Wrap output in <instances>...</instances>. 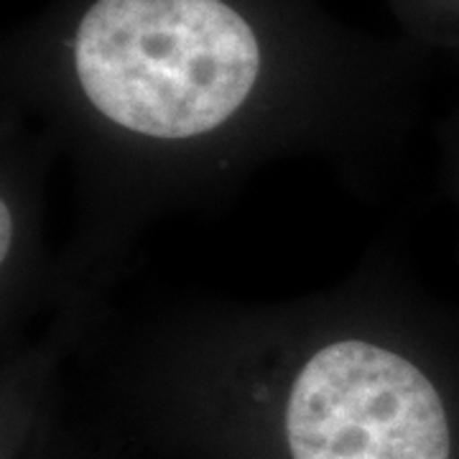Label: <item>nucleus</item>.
Returning a JSON list of instances; mask_svg holds the SVG:
<instances>
[{
  "label": "nucleus",
  "instance_id": "f257e3e1",
  "mask_svg": "<svg viewBox=\"0 0 459 459\" xmlns=\"http://www.w3.org/2000/svg\"><path fill=\"white\" fill-rule=\"evenodd\" d=\"M62 49L39 100L74 192L54 307L105 299L148 228L263 166L319 159L360 184L406 141L395 108L286 74L235 0H90Z\"/></svg>",
  "mask_w": 459,
  "mask_h": 459
},
{
  "label": "nucleus",
  "instance_id": "f03ea898",
  "mask_svg": "<svg viewBox=\"0 0 459 459\" xmlns=\"http://www.w3.org/2000/svg\"><path fill=\"white\" fill-rule=\"evenodd\" d=\"M151 391L263 416L283 459H455V332L388 268L286 301L197 299L123 329Z\"/></svg>",
  "mask_w": 459,
  "mask_h": 459
},
{
  "label": "nucleus",
  "instance_id": "7ed1b4c3",
  "mask_svg": "<svg viewBox=\"0 0 459 459\" xmlns=\"http://www.w3.org/2000/svg\"><path fill=\"white\" fill-rule=\"evenodd\" d=\"M54 148L5 120L0 135V342L29 337L56 299V253L47 243V186Z\"/></svg>",
  "mask_w": 459,
  "mask_h": 459
},
{
  "label": "nucleus",
  "instance_id": "20e7f679",
  "mask_svg": "<svg viewBox=\"0 0 459 459\" xmlns=\"http://www.w3.org/2000/svg\"><path fill=\"white\" fill-rule=\"evenodd\" d=\"M444 161H446V174H449V186L455 192V199L459 204V117L446 128L442 135Z\"/></svg>",
  "mask_w": 459,
  "mask_h": 459
}]
</instances>
